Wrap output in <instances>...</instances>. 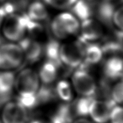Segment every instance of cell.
<instances>
[{"label": "cell", "mask_w": 123, "mask_h": 123, "mask_svg": "<svg viewBox=\"0 0 123 123\" xmlns=\"http://www.w3.org/2000/svg\"><path fill=\"white\" fill-rule=\"evenodd\" d=\"M80 21L71 12L64 11L54 17L50 23L51 32L58 40L68 39L77 35Z\"/></svg>", "instance_id": "6da1fadb"}, {"label": "cell", "mask_w": 123, "mask_h": 123, "mask_svg": "<svg viewBox=\"0 0 123 123\" xmlns=\"http://www.w3.org/2000/svg\"><path fill=\"white\" fill-rule=\"evenodd\" d=\"M2 37L11 43H18L27 33L26 19L23 14L17 13L7 15L1 27Z\"/></svg>", "instance_id": "7a4b0ae2"}, {"label": "cell", "mask_w": 123, "mask_h": 123, "mask_svg": "<svg viewBox=\"0 0 123 123\" xmlns=\"http://www.w3.org/2000/svg\"><path fill=\"white\" fill-rule=\"evenodd\" d=\"M38 73L31 68H24L15 75L14 89L17 96L37 95L41 86Z\"/></svg>", "instance_id": "3957f363"}, {"label": "cell", "mask_w": 123, "mask_h": 123, "mask_svg": "<svg viewBox=\"0 0 123 123\" xmlns=\"http://www.w3.org/2000/svg\"><path fill=\"white\" fill-rule=\"evenodd\" d=\"M85 44L79 39L60 44V60L62 65L72 69L80 67L83 60Z\"/></svg>", "instance_id": "277c9868"}, {"label": "cell", "mask_w": 123, "mask_h": 123, "mask_svg": "<svg viewBox=\"0 0 123 123\" xmlns=\"http://www.w3.org/2000/svg\"><path fill=\"white\" fill-rule=\"evenodd\" d=\"M24 61V55L18 44L9 42L0 46V70H15L21 67Z\"/></svg>", "instance_id": "5b68a950"}, {"label": "cell", "mask_w": 123, "mask_h": 123, "mask_svg": "<svg viewBox=\"0 0 123 123\" xmlns=\"http://www.w3.org/2000/svg\"><path fill=\"white\" fill-rule=\"evenodd\" d=\"M72 86L73 89L80 97H95L98 88L93 77L82 68H77L72 75Z\"/></svg>", "instance_id": "8992f818"}, {"label": "cell", "mask_w": 123, "mask_h": 123, "mask_svg": "<svg viewBox=\"0 0 123 123\" xmlns=\"http://www.w3.org/2000/svg\"><path fill=\"white\" fill-rule=\"evenodd\" d=\"M1 123H28L27 109L17 101L6 102L1 110Z\"/></svg>", "instance_id": "52a82bcc"}, {"label": "cell", "mask_w": 123, "mask_h": 123, "mask_svg": "<svg viewBox=\"0 0 123 123\" xmlns=\"http://www.w3.org/2000/svg\"><path fill=\"white\" fill-rule=\"evenodd\" d=\"M104 32L103 25L91 17L80 22L78 39L85 43H95L102 38Z\"/></svg>", "instance_id": "ba28073f"}, {"label": "cell", "mask_w": 123, "mask_h": 123, "mask_svg": "<svg viewBox=\"0 0 123 123\" xmlns=\"http://www.w3.org/2000/svg\"><path fill=\"white\" fill-rule=\"evenodd\" d=\"M115 104L111 99H94L89 109V116L95 123H107L110 113Z\"/></svg>", "instance_id": "9c48e42d"}, {"label": "cell", "mask_w": 123, "mask_h": 123, "mask_svg": "<svg viewBox=\"0 0 123 123\" xmlns=\"http://www.w3.org/2000/svg\"><path fill=\"white\" fill-rule=\"evenodd\" d=\"M24 55L25 60L35 64L40 60L44 55V46L35 38L25 37L18 42Z\"/></svg>", "instance_id": "30bf717a"}, {"label": "cell", "mask_w": 123, "mask_h": 123, "mask_svg": "<svg viewBox=\"0 0 123 123\" xmlns=\"http://www.w3.org/2000/svg\"><path fill=\"white\" fill-rule=\"evenodd\" d=\"M104 54L101 46L95 43H86L83 50V60L78 68L87 70L90 66L97 64L101 61Z\"/></svg>", "instance_id": "8fae6325"}, {"label": "cell", "mask_w": 123, "mask_h": 123, "mask_svg": "<svg viewBox=\"0 0 123 123\" xmlns=\"http://www.w3.org/2000/svg\"><path fill=\"white\" fill-rule=\"evenodd\" d=\"M103 73L107 80H122L123 59L118 56H112L105 61L103 66Z\"/></svg>", "instance_id": "7c38bea8"}, {"label": "cell", "mask_w": 123, "mask_h": 123, "mask_svg": "<svg viewBox=\"0 0 123 123\" xmlns=\"http://www.w3.org/2000/svg\"><path fill=\"white\" fill-rule=\"evenodd\" d=\"M25 15L31 20L40 23L46 21L49 17L46 5L40 0H32L28 3Z\"/></svg>", "instance_id": "4fadbf2b"}, {"label": "cell", "mask_w": 123, "mask_h": 123, "mask_svg": "<svg viewBox=\"0 0 123 123\" xmlns=\"http://www.w3.org/2000/svg\"><path fill=\"white\" fill-rule=\"evenodd\" d=\"M15 75L12 71L0 70V100L6 103L14 89Z\"/></svg>", "instance_id": "5bb4252c"}, {"label": "cell", "mask_w": 123, "mask_h": 123, "mask_svg": "<svg viewBox=\"0 0 123 123\" xmlns=\"http://www.w3.org/2000/svg\"><path fill=\"white\" fill-rule=\"evenodd\" d=\"M58 66L52 62L46 61L42 65L38 73L40 81L43 85H51L56 80L58 76Z\"/></svg>", "instance_id": "9a60e30c"}, {"label": "cell", "mask_w": 123, "mask_h": 123, "mask_svg": "<svg viewBox=\"0 0 123 123\" xmlns=\"http://www.w3.org/2000/svg\"><path fill=\"white\" fill-rule=\"evenodd\" d=\"M70 12L81 22L92 17L95 8L91 4V1L77 0L75 4L70 8Z\"/></svg>", "instance_id": "2e32d148"}, {"label": "cell", "mask_w": 123, "mask_h": 123, "mask_svg": "<svg viewBox=\"0 0 123 123\" xmlns=\"http://www.w3.org/2000/svg\"><path fill=\"white\" fill-rule=\"evenodd\" d=\"M115 9L112 2L103 0L95 9L97 19L103 25L107 26L111 25L112 15Z\"/></svg>", "instance_id": "e0dca14e"}, {"label": "cell", "mask_w": 123, "mask_h": 123, "mask_svg": "<svg viewBox=\"0 0 123 123\" xmlns=\"http://www.w3.org/2000/svg\"><path fill=\"white\" fill-rule=\"evenodd\" d=\"M57 97L64 103H70L74 98L73 87L72 84L66 80L58 81L54 87Z\"/></svg>", "instance_id": "ac0fdd59"}, {"label": "cell", "mask_w": 123, "mask_h": 123, "mask_svg": "<svg viewBox=\"0 0 123 123\" xmlns=\"http://www.w3.org/2000/svg\"><path fill=\"white\" fill-rule=\"evenodd\" d=\"M60 43L58 40L52 39L48 41L44 46V55L46 57L48 61L52 62L60 67L62 66L60 60Z\"/></svg>", "instance_id": "d6986e66"}, {"label": "cell", "mask_w": 123, "mask_h": 123, "mask_svg": "<svg viewBox=\"0 0 123 123\" xmlns=\"http://www.w3.org/2000/svg\"><path fill=\"white\" fill-rule=\"evenodd\" d=\"M95 97H80L73 104L72 109L74 115L80 117L89 116V109Z\"/></svg>", "instance_id": "ffe728a7"}, {"label": "cell", "mask_w": 123, "mask_h": 123, "mask_svg": "<svg viewBox=\"0 0 123 123\" xmlns=\"http://www.w3.org/2000/svg\"><path fill=\"white\" fill-rule=\"evenodd\" d=\"M56 96L54 88L51 87L50 85L40 86L37 93L38 105L46 103L51 101Z\"/></svg>", "instance_id": "44dd1931"}, {"label": "cell", "mask_w": 123, "mask_h": 123, "mask_svg": "<svg viewBox=\"0 0 123 123\" xmlns=\"http://www.w3.org/2000/svg\"><path fill=\"white\" fill-rule=\"evenodd\" d=\"M101 46L104 55L110 54L117 56L122 52V41L117 38L115 40H108Z\"/></svg>", "instance_id": "7402d4cb"}, {"label": "cell", "mask_w": 123, "mask_h": 123, "mask_svg": "<svg viewBox=\"0 0 123 123\" xmlns=\"http://www.w3.org/2000/svg\"><path fill=\"white\" fill-rule=\"evenodd\" d=\"M46 6L58 10L70 9L77 0H43Z\"/></svg>", "instance_id": "603a6c76"}, {"label": "cell", "mask_w": 123, "mask_h": 123, "mask_svg": "<svg viewBox=\"0 0 123 123\" xmlns=\"http://www.w3.org/2000/svg\"><path fill=\"white\" fill-rule=\"evenodd\" d=\"M123 81L119 80L110 90V99L117 105H121L123 103Z\"/></svg>", "instance_id": "cb8c5ba5"}, {"label": "cell", "mask_w": 123, "mask_h": 123, "mask_svg": "<svg viewBox=\"0 0 123 123\" xmlns=\"http://www.w3.org/2000/svg\"><path fill=\"white\" fill-rule=\"evenodd\" d=\"M123 111L120 105H115L111 109L109 121L111 123H123Z\"/></svg>", "instance_id": "d4e9b609"}, {"label": "cell", "mask_w": 123, "mask_h": 123, "mask_svg": "<svg viewBox=\"0 0 123 123\" xmlns=\"http://www.w3.org/2000/svg\"><path fill=\"white\" fill-rule=\"evenodd\" d=\"M123 9L122 6L115 9L112 18V25L118 31H123Z\"/></svg>", "instance_id": "484cf974"}, {"label": "cell", "mask_w": 123, "mask_h": 123, "mask_svg": "<svg viewBox=\"0 0 123 123\" xmlns=\"http://www.w3.org/2000/svg\"><path fill=\"white\" fill-rule=\"evenodd\" d=\"M15 6L17 9L23 7L27 6L29 3V0H7Z\"/></svg>", "instance_id": "4316f807"}, {"label": "cell", "mask_w": 123, "mask_h": 123, "mask_svg": "<svg viewBox=\"0 0 123 123\" xmlns=\"http://www.w3.org/2000/svg\"><path fill=\"white\" fill-rule=\"evenodd\" d=\"M72 123H93L88 119H86L85 117H81L79 118L78 119L75 120H73Z\"/></svg>", "instance_id": "83f0119b"}, {"label": "cell", "mask_w": 123, "mask_h": 123, "mask_svg": "<svg viewBox=\"0 0 123 123\" xmlns=\"http://www.w3.org/2000/svg\"><path fill=\"white\" fill-rule=\"evenodd\" d=\"M5 17H6V14L4 13L3 9L1 8V7L0 6V31H1V25H2V23H3Z\"/></svg>", "instance_id": "f1b7e54d"}, {"label": "cell", "mask_w": 123, "mask_h": 123, "mask_svg": "<svg viewBox=\"0 0 123 123\" xmlns=\"http://www.w3.org/2000/svg\"><path fill=\"white\" fill-rule=\"evenodd\" d=\"M28 123H50V121H46V120H41V119H35L32 121H30Z\"/></svg>", "instance_id": "f546056e"}, {"label": "cell", "mask_w": 123, "mask_h": 123, "mask_svg": "<svg viewBox=\"0 0 123 123\" xmlns=\"http://www.w3.org/2000/svg\"><path fill=\"white\" fill-rule=\"evenodd\" d=\"M3 37H2V35H1V36L0 35V46L1 45V44H3V43H5L4 42H3Z\"/></svg>", "instance_id": "4dcf8cb0"}, {"label": "cell", "mask_w": 123, "mask_h": 123, "mask_svg": "<svg viewBox=\"0 0 123 123\" xmlns=\"http://www.w3.org/2000/svg\"><path fill=\"white\" fill-rule=\"evenodd\" d=\"M7 1V0H0V6H1L3 4Z\"/></svg>", "instance_id": "1f68e13d"}, {"label": "cell", "mask_w": 123, "mask_h": 123, "mask_svg": "<svg viewBox=\"0 0 123 123\" xmlns=\"http://www.w3.org/2000/svg\"><path fill=\"white\" fill-rule=\"evenodd\" d=\"M105 1H111V2H112L113 1H115V0H105Z\"/></svg>", "instance_id": "d6a6232c"}, {"label": "cell", "mask_w": 123, "mask_h": 123, "mask_svg": "<svg viewBox=\"0 0 123 123\" xmlns=\"http://www.w3.org/2000/svg\"><path fill=\"white\" fill-rule=\"evenodd\" d=\"M2 104H3V103H2L1 102V101H0V105H2Z\"/></svg>", "instance_id": "836d02e7"}, {"label": "cell", "mask_w": 123, "mask_h": 123, "mask_svg": "<svg viewBox=\"0 0 123 123\" xmlns=\"http://www.w3.org/2000/svg\"><path fill=\"white\" fill-rule=\"evenodd\" d=\"M88 1H92V0H88Z\"/></svg>", "instance_id": "e575fe53"}]
</instances>
